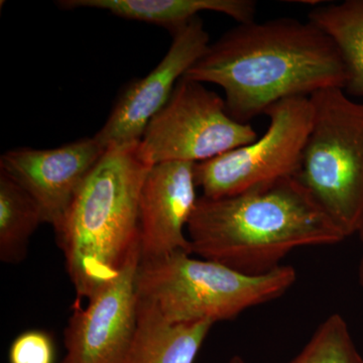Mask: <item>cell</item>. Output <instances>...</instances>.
I'll list each match as a JSON object with an SVG mask.
<instances>
[{"instance_id": "12", "label": "cell", "mask_w": 363, "mask_h": 363, "mask_svg": "<svg viewBox=\"0 0 363 363\" xmlns=\"http://www.w3.org/2000/svg\"><path fill=\"white\" fill-rule=\"evenodd\" d=\"M61 9H95L125 20L162 26L173 33L198 18L202 11L225 14L240 23L255 21L253 0H61Z\"/></svg>"}, {"instance_id": "20", "label": "cell", "mask_w": 363, "mask_h": 363, "mask_svg": "<svg viewBox=\"0 0 363 363\" xmlns=\"http://www.w3.org/2000/svg\"><path fill=\"white\" fill-rule=\"evenodd\" d=\"M358 238H359V240H362V242L363 243V224L362 226V228H360L359 233L357 234Z\"/></svg>"}, {"instance_id": "10", "label": "cell", "mask_w": 363, "mask_h": 363, "mask_svg": "<svg viewBox=\"0 0 363 363\" xmlns=\"http://www.w3.org/2000/svg\"><path fill=\"white\" fill-rule=\"evenodd\" d=\"M105 150L94 136L55 149L21 147L2 155L0 171L32 196L40 208L44 223L56 230Z\"/></svg>"}, {"instance_id": "14", "label": "cell", "mask_w": 363, "mask_h": 363, "mask_svg": "<svg viewBox=\"0 0 363 363\" xmlns=\"http://www.w3.org/2000/svg\"><path fill=\"white\" fill-rule=\"evenodd\" d=\"M311 21L337 48L346 72L344 91L363 97V0H346L312 9Z\"/></svg>"}, {"instance_id": "1", "label": "cell", "mask_w": 363, "mask_h": 363, "mask_svg": "<svg viewBox=\"0 0 363 363\" xmlns=\"http://www.w3.org/2000/svg\"><path fill=\"white\" fill-rule=\"evenodd\" d=\"M184 77L219 86L227 111L248 123L289 98L342 88L346 72L337 48L310 21L274 18L227 30Z\"/></svg>"}, {"instance_id": "15", "label": "cell", "mask_w": 363, "mask_h": 363, "mask_svg": "<svg viewBox=\"0 0 363 363\" xmlns=\"http://www.w3.org/2000/svg\"><path fill=\"white\" fill-rule=\"evenodd\" d=\"M44 223L38 203L11 176L0 171V259L18 264L26 259L28 245Z\"/></svg>"}, {"instance_id": "7", "label": "cell", "mask_w": 363, "mask_h": 363, "mask_svg": "<svg viewBox=\"0 0 363 363\" xmlns=\"http://www.w3.org/2000/svg\"><path fill=\"white\" fill-rule=\"evenodd\" d=\"M259 138L250 123L235 121L225 100L203 83L183 77L167 104L152 117L140 140L152 164H198Z\"/></svg>"}, {"instance_id": "5", "label": "cell", "mask_w": 363, "mask_h": 363, "mask_svg": "<svg viewBox=\"0 0 363 363\" xmlns=\"http://www.w3.org/2000/svg\"><path fill=\"white\" fill-rule=\"evenodd\" d=\"M310 99L314 116L297 178L347 238L363 224V102L342 88Z\"/></svg>"}, {"instance_id": "9", "label": "cell", "mask_w": 363, "mask_h": 363, "mask_svg": "<svg viewBox=\"0 0 363 363\" xmlns=\"http://www.w3.org/2000/svg\"><path fill=\"white\" fill-rule=\"evenodd\" d=\"M172 35L169 51L159 65L126 86L106 123L94 135L104 149L140 142L152 117L167 104L179 81L210 45L209 33L199 16Z\"/></svg>"}, {"instance_id": "8", "label": "cell", "mask_w": 363, "mask_h": 363, "mask_svg": "<svg viewBox=\"0 0 363 363\" xmlns=\"http://www.w3.org/2000/svg\"><path fill=\"white\" fill-rule=\"evenodd\" d=\"M140 252L123 272L82 307L76 301L64 332L61 363H123L135 338L138 296L135 278Z\"/></svg>"}, {"instance_id": "16", "label": "cell", "mask_w": 363, "mask_h": 363, "mask_svg": "<svg viewBox=\"0 0 363 363\" xmlns=\"http://www.w3.org/2000/svg\"><path fill=\"white\" fill-rule=\"evenodd\" d=\"M288 363H363L350 327L341 315L324 320L302 350Z\"/></svg>"}, {"instance_id": "2", "label": "cell", "mask_w": 363, "mask_h": 363, "mask_svg": "<svg viewBox=\"0 0 363 363\" xmlns=\"http://www.w3.org/2000/svg\"><path fill=\"white\" fill-rule=\"evenodd\" d=\"M187 234L192 255L247 274L278 269L297 248L346 240L297 177L230 197L200 196Z\"/></svg>"}, {"instance_id": "18", "label": "cell", "mask_w": 363, "mask_h": 363, "mask_svg": "<svg viewBox=\"0 0 363 363\" xmlns=\"http://www.w3.org/2000/svg\"><path fill=\"white\" fill-rule=\"evenodd\" d=\"M358 281L363 289V255L360 259L359 266H358Z\"/></svg>"}, {"instance_id": "6", "label": "cell", "mask_w": 363, "mask_h": 363, "mask_svg": "<svg viewBox=\"0 0 363 363\" xmlns=\"http://www.w3.org/2000/svg\"><path fill=\"white\" fill-rule=\"evenodd\" d=\"M266 133L257 140L195 164V180L203 197H230L297 177L311 130L310 97L279 101L267 109Z\"/></svg>"}, {"instance_id": "19", "label": "cell", "mask_w": 363, "mask_h": 363, "mask_svg": "<svg viewBox=\"0 0 363 363\" xmlns=\"http://www.w3.org/2000/svg\"><path fill=\"white\" fill-rule=\"evenodd\" d=\"M227 363H245L243 358L240 357V355H234V357H231L229 359V362Z\"/></svg>"}, {"instance_id": "4", "label": "cell", "mask_w": 363, "mask_h": 363, "mask_svg": "<svg viewBox=\"0 0 363 363\" xmlns=\"http://www.w3.org/2000/svg\"><path fill=\"white\" fill-rule=\"evenodd\" d=\"M192 255L176 253L138 264V298L171 323L230 321L250 308L281 298L297 281V272L290 266L247 274Z\"/></svg>"}, {"instance_id": "17", "label": "cell", "mask_w": 363, "mask_h": 363, "mask_svg": "<svg viewBox=\"0 0 363 363\" xmlns=\"http://www.w3.org/2000/svg\"><path fill=\"white\" fill-rule=\"evenodd\" d=\"M9 359V363H56L54 339L43 330L23 332L11 343Z\"/></svg>"}, {"instance_id": "3", "label": "cell", "mask_w": 363, "mask_h": 363, "mask_svg": "<svg viewBox=\"0 0 363 363\" xmlns=\"http://www.w3.org/2000/svg\"><path fill=\"white\" fill-rule=\"evenodd\" d=\"M152 167L140 140L109 147L55 230L76 300H88L140 252V197Z\"/></svg>"}, {"instance_id": "11", "label": "cell", "mask_w": 363, "mask_h": 363, "mask_svg": "<svg viewBox=\"0 0 363 363\" xmlns=\"http://www.w3.org/2000/svg\"><path fill=\"white\" fill-rule=\"evenodd\" d=\"M197 188L193 162L152 164L140 197V262L192 255L187 228Z\"/></svg>"}, {"instance_id": "13", "label": "cell", "mask_w": 363, "mask_h": 363, "mask_svg": "<svg viewBox=\"0 0 363 363\" xmlns=\"http://www.w3.org/2000/svg\"><path fill=\"white\" fill-rule=\"evenodd\" d=\"M213 325L171 323L138 298L135 335L123 363H194Z\"/></svg>"}]
</instances>
